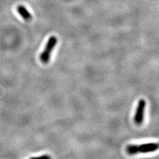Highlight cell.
Instances as JSON below:
<instances>
[{"mask_svg": "<svg viewBox=\"0 0 159 159\" xmlns=\"http://www.w3.org/2000/svg\"><path fill=\"white\" fill-rule=\"evenodd\" d=\"M31 159H51V158L48 155H43V156L39 157H34Z\"/></svg>", "mask_w": 159, "mask_h": 159, "instance_id": "obj_5", "label": "cell"}, {"mask_svg": "<svg viewBox=\"0 0 159 159\" xmlns=\"http://www.w3.org/2000/svg\"><path fill=\"white\" fill-rule=\"evenodd\" d=\"M17 11L20 16H21L24 19L29 20L31 19V15L30 14V13L27 11V9L25 7L22 6H19L17 7Z\"/></svg>", "mask_w": 159, "mask_h": 159, "instance_id": "obj_4", "label": "cell"}, {"mask_svg": "<svg viewBox=\"0 0 159 159\" xmlns=\"http://www.w3.org/2000/svg\"><path fill=\"white\" fill-rule=\"evenodd\" d=\"M159 149V143H149L140 145H129L126 147L127 152L130 155H137L138 153H147L154 152Z\"/></svg>", "mask_w": 159, "mask_h": 159, "instance_id": "obj_1", "label": "cell"}, {"mask_svg": "<svg viewBox=\"0 0 159 159\" xmlns=\"http://www.w3.org/2000/svg\"><path fill=\"white\" fill-rule=\"evenodd\" d=\"M145 107H146L145 100H144V99H140L137 104L135 117H134V121H135V123L137 124V125H140L143 123L144 119H145Z\"/></svg>", "mask_w": 159, "mask_h": 159, "instance_id": "obj_3", "label": "cell"}, {"mask_svg": "<svg viewBox=\"0 0 159 159\" xmlns=\"http://www.w3.org/2000/svg\"><path fill=\"white\" fill-rule=\"evenodd\" d=\"M57 43V39L55 37H51L49 38L48 41L46 44L45 48L41 53V56H40V59L42 62L46 64L48 63L50 61V58H51V52L54 48L55 47Z\"/></svg>", "mask_w": 159, "mask_h": 159, "instance_id": "obj_2", "label": "cell"}]
</instances>
